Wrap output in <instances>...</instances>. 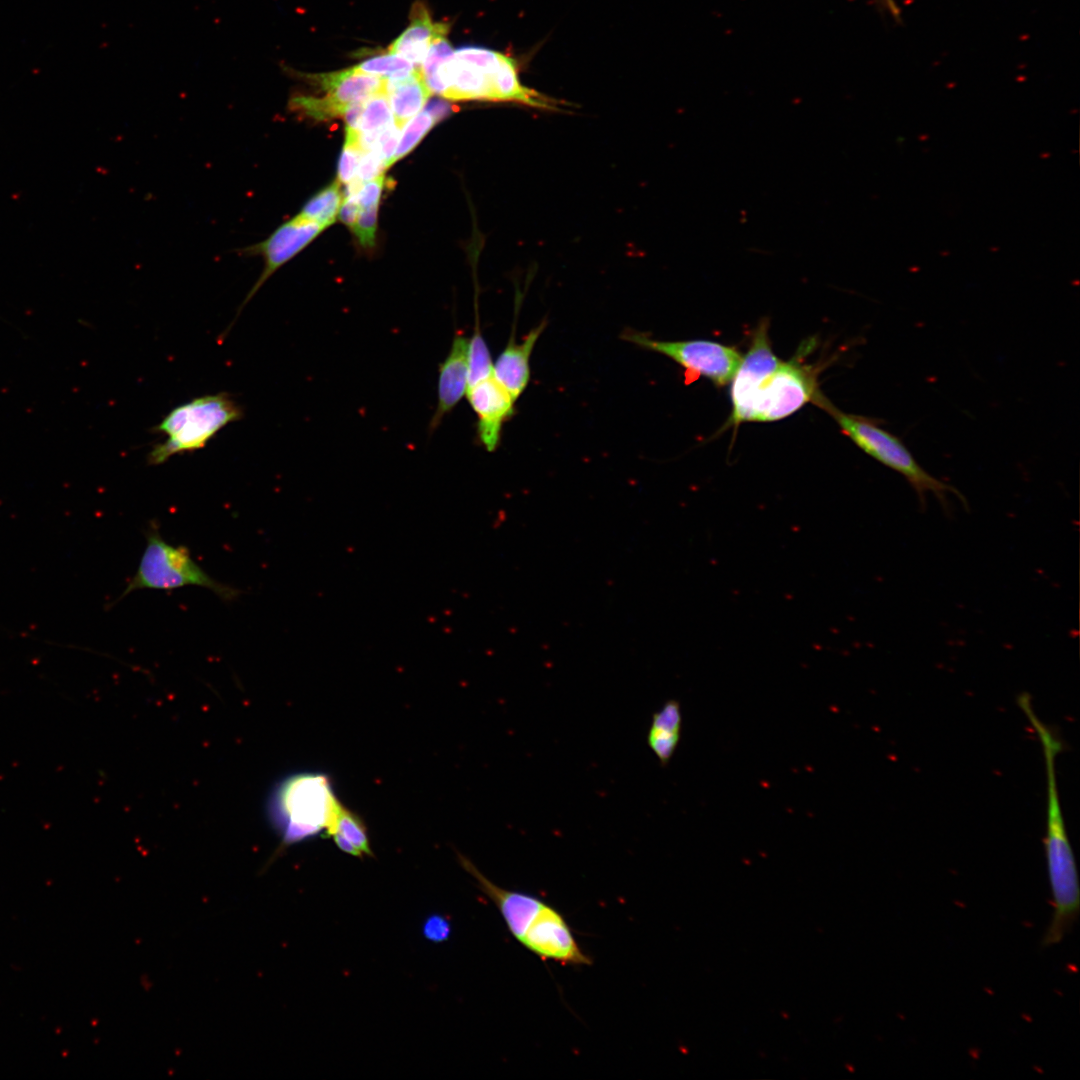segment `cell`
I'll return each instance as SVG.
<instances>
[{"mask_svg": "<svg viewBox=\"0 0 1080 1080\" xmlns=\"http://www.w3.org/2000/svg\"><path fill=\"white\" fill-rule=\"evenodd\" d=\"M731 386L729 426L786 418L821 393L815 368L800 360L784 361L771 347L767 322L755 330Z\"/></svg>", "mask_w": 1080, "mask_h": 1080, "instance_id": "6da1fadb", "label": "cell"}, {"mask_svg": "<svg viewBox=\"0 0 1080 1080\" xmlns=\"http://www.w3.org/2000/svg\"><path fill=\"white\" fill-rule=\"evenodd\" d=\"M1017 704L1038 736L1045 763L1047 806L1044 850L1053 914L1042 946L1050 947L1059 944L1071 931L1080 911L1078 871L1062 814L1056 775V758L1063 750V743L1056 731L1037 716L1028 693L1019 694Z\"/></svg>", "mask_w": 1080, "mask_h": 1080, "instance_id": "7a4b0ae2", "label": "cell"}, {"mask_svg": "<svg viewBox=\"0 0 1080 1080\" xmlns=\"http://www.w3.org/2000/svg\"><path fill=\"white\" fill-rule=\"evenodd\" d=\"M460 865L475 878L478 888L497 907L511 935L527 950L544 960L563 965H590L564 916L543 899L522 891L507 890L489 880L464 855Z\"/></svg>", "mask_w": 1080, "mask_h": 1080, "instance_id": "3957f363", "label": "cell"}, {"mask_svg": "<svg viewBox=\"0 0 1080 1080\" xmlns=\"http://www.w3.org/2000/svg\"><path fill=\"white\" fill-rule=\"evenodd\" d=\"M440 79L442 97L449 100L512 102L559 110L558 101L521 82L512 57L488 48L465 46L455 50L442 65Z\"/></svg>", "mask_w": 1080, "mask_h": 1080, "instance_id": "277c9868", "label": "cell"}, {"mask_svg": "<svg viewBox=\"0 0 1080 1080\" xmlns=\"http://www.w3.org/2000/svg\"><path fill=\"white\" fill-rule=\"evenodd\" d=\"M340 804L329 777L296 773L273 786L265 814L284 848L325 831Z\"/></svg>", "mask_w": 1080, "mask_h": 1080, "instance_id": "5b68a950", "label": "cell"}, {"mask_svg": "<svg viewBox=\"0 0 1080 1080\" xmlns=\"http://www.w3.org/2000/svg\"><path fill=\"white\" fill-rule=\"evenodd\" d=\"M813 403L824 409L859 449L902 475L917 494L920 506L925 507L927 494H933L948 512L949 495L952 494L967 507L964 495L956 487L926 471L898 436L870 418L839 410L822 392Z\"/></svg>", "mask_w": 1080, "mask_h": 1080, "instance_id": "8992f818", "label": "cell"}, {"mask_svg": "<svg viewBox=\"0 0 1080 1080\" xmlns=\"http://www.w3.org/2000/svg\"><path fill=\"white\" fill-rule=\"evenodd\" d=\"M242 417V407L226 392L183 403L152 428L153 433L162 434L166 439L153 446L147 455V463L160 465L176 454L202 449L221 429Z\"/></svg>", "mask_w": 1080, "mask_h": 1080, "instance_id": "52a82bcc", "label": "cell"}, {"mask_svg": "<svg viewBox=\"0 0 1080 1080\" xmlns=\"http://www.w3.org/2000/svg\"><path fill=\"white\" fill-rule=\"evenodd\" d=\"M145 536L146 546L137 571L117 601L135 590L172 591L186 586L209 589L226 602L233 601L241 594L236 587L212 578L194 561L187 547L166 542L154 522L145 531Z\"/></svg>", "mask_w": 1080, "mask_h": 1080, "instance_id": "ba28073f", "label": "cell"}, {"mask_svg": "<svg viewBox=\"0 0 1080 1080\" xmlns=\"http://www.w3.org/2000/svg\"><path fill=\"white\" fill-rule=\"evenodd\" d=\"M623 339L644 349L662 354L684 368L688 375L702 376L717 386L730 383L738 370L742 354L733 346L709 340L666 341L627 330Z\"/></svg>", "mask_w": 1080, "mask_h": 1080, "instance_id": "9c48e42d", "label": "cell"}, {"mask_svg": "<svg viewBox=\"0 0 1080 1080\" xmlns=\"http://www.w3.org/2000/svg\"><path fill=\"white\" fill-rule=\"evenodd\" d=\"M324 229L319 223L297 215L280 225L266 239L243 248L241 253L244 255L260 256L263 259L264 268L239 307L237 315L281 266L298 254Z\"/></svg>", "mask_w": 1080, "mask_h": 1080, "instance_id": "30bf717a", "label": "cell"}, {"mask_svg": "<svg viewBox=\"0 0 1080 1080\" xmlns=\"http://www.w3.org/2000/svg\"><path fill=\"white\" fill-rule=\"evenodd\" d=\"M466 394L477 416L479 440L492 452L498 447L504 422L513 415L515 400L493 375L468 387Z\"/></svg>", "mask_w": 1080, "mask_h": 1080, "instance_id": "8fae6325", "label": "cell"}, {"mask_svg": "<svg viewBox=\"0 0 1080 1080\" xmlns=\"http://www.w3.org/2000/svg\"><path fill=\"white\" fill-rule=\"evenodd\" d=\"M468 338L457 331L454 335L448 355L439 367L437 385V404L429 424V431H434L455 406L461 401L468 389Z\"/></svg>", "mask_w": 1080, "mask_h": 1080, "instance_id": "7c38bea8", "label": "cell"}, {"mask_svg": "<svg viewBox=\"0 0 1080 1080\" xmlns=\"http://www.w3.org/2000/svg\"><path fill=\"white\" fill-rule=\"evenodd\" d=\"M302 77L325 91L324 97L337 108L342 117L350 105L376 93L385 92L387 83L386 78L362 73L354 66L330 73L303 74Z\"/></svg>", "mask_w": 1080, "mask_h": 1080, "instance_id": "4fadbf2b", "label": "cell"}, {"mask_svg": "<svg viewBox=\"0 0 1080 1080\" xmlns=\"http://www.w3.org/2000/svg\"><path fill=\"white\" fill-rule=\"evenodd\" d=\"M546 327L542 321L534 327L520 342L514 332L506 347L493 365V376L516 401L526 389L530 380V357L537 340Z\"/></svg>", "mask_w": 1080, "mask_h": 1080, "instance_id": "5bb4252c", "label": "cell"}, {"mask_svg": "<svg viewBox=\"0 0 1080 1080\" xmlns=\"http://www.w3.org/2000/svg\"><path fill=\"white\" fill-rule=\"evenodd\" d=\"M448 30L447 23H433L426 7L417 2L411 9L409 26L389 46L388 52L420 67L435 36Z\"/></svg>", "mask_w": 1080, "mask_h": 1080, "instance_id": "9a60e30c", "label": "cell"}, {"mask_svg": "<svg viewBox=\"0 0 1080 1080\" xmlns=\"http://www.w3.org/2000/svg\"><path fill=\"white\" fill-rule=\"evenodd\" d=\"M386 93L394 124L399 129L420 112L431 95L420 67L402 77L388 79Z\"/></svg>", "mask_w": 1080, "mask_h": 1080, "instance_id": "2e32d148", "label": "cell"}, {"mask_svg": "<svg viewBox=\"0 0 1080 1080\" xmlns=\"http://www.w3.org/2000/svg\"><path fill=\"white\" fill-rule=\"evenodd\" d=\"M325 834L341 851L351 856L358 858L374 856L365 822L342 803L325 829Z\"/></svg>", "mask_w": 1080, "mask_h": 1080, "instance_id": "e0dca14e", "label": "cell"}, {"mask_svg": "<svg viewBox=\"0 0 1080 1080\" xmlns=\"http://www.w3.org/2000/svg\"><path fill=\"white\" fill-rule=\"evenodd\" d=\"M681 723L680 704L675 700L667 701L652 716L647 742L662 766L668 764L678 746Z\"/></svg>", "mask_w": 1080, "mask_h": 1080, "instance_id": "ac0fdd59", "label": "cell"}, {"mask_svg": "<svg viewBox=\"0 0 1080 1080\" xmlns=\"http://www.w3.org/2000/svg\"><path fill=\"white\" fill-rule=\"evenodd\" d=\"M392 123L393 115L386 91L367 98L357 127L363 152L369 151L376 136Z\"/></svg>", "mask_w": 1080, "mask_h": 1080, "instance_id": "d6986e66", "label": "cell"}, {"mask_svg": "<svg viewBox=\"0 0 1080 1080\" xmlns=\"http://www.w3.org/2000/svg\"><path fill=\"white\" fill-rule=\"evenodd\" d=\"M342 200L343 192L340 188V182L335 180L312 196L298 215L327 228L334 223Z\"/></svg>", "mask_w": 1080, "mask_h": 1080, "instance_id": "ffe728a7", "label": "cell"}, {"mask_svg": "<svg viewBox=\"0 0 1080 1080\" xmlns=\"http://www.w3.org/2000/svg\"><path fill=\"white\" fill-rule=\"evenodd\" d=\"M447 34L448 32H443L435 36L420 66L423 79L431 94L440 96L444 91L440 79V70L444 62L454 52L446 38Z\"/></svg>", "mask_w": 1080, "mask_h": 1080, "instance_id": "44dd1931", "label": "cell"}, {"mask_svg": "<svg viewBox=\"0 0 1080 1080\" xmlns=\"http://www.w3.org/2000/svg\"><path fill=\"white\" fill-rule=\"evenodd\" d=\"M468 387L493 375V362L476 314L472 337L468 340Z\"/></svg>", "mask_w": 1080, "mask_h": 1080, "instance_id": "7402d4cb", "label": "cell"}, {"mask_svg": "<svg viewBox=\"0 0 1080 1080\" xmlns=\"http://www.w3.org/2000/svg\"><path fill=\"white\" fill-rule=\"evenodd\" d=\"M354 67L362 73L380 76L387 80L407 75L416 68L405 58L389 52L366 59Z\"/></svg>", "mask_w": 1080, "mask_h": 1080, "instance_id": "603a6c76", "label": "cell"}, {"mask_svg": "<svg viewBox=\"0 0 1080 1080\" xmlns=\"http://www.w3.org/2000/svg\"><path fill=\"white\" fill-rule=\"evenodd\" d=\"M437 122L425 109L405 125L392 164L409 154Z\"/></svg>", "mask_w": 1080, "mask_h": 1080, "instance_id": "cb8c5ba5", "label": "cell"}, {"mask_svg": "<svg viewBox=\"0 0 1080 1080\" xmlns=\"http://www.w3.org/2000/svg\"><path fill=\"white\" fill-rule=\"evenodd\" d=\"M360 145L359 133L356 130L345 127V141L338 163V181L347 184L355 176L363 154Z\"/></svg>", "mask_w": 1080, "mask_h": 1080, "instance_id": "d4e9b609", "label": "cell"}, {"mask_svg": "<svg viewBox=\"0 0 1080 1080\" xmlns=\"http://www.w3.org/2000/svg\"><path fill=\"white\" fill-rule=\"evenodd\" d=\"M378 205L361 209L352 229L363 248H373L376 240Z\"/></svg>", "mask_w": 1080, "mask_h": 1080, "instance_id": "484cf974", "label": "cell"}, {"mask_svg": "<svg viewBox=\"0 0 1080 1080\" xmlns=\"http://www.w3.org/2000/svg\"><path fill=\"white\" fill-rule=\"evenodd\" d=\"M385 169H387L386 165L378 153L372 150L366 151L361 156L356 178L362 183L370 181L384 173Z\"/></svg>", "mask_w": 1080, "mask_h": 1080, "instance_id": "4316f807", "label": "cell"}, {"mask_svg": "<svg viewBox=\"0 0 1080 1080\" xmlns=\"http://www.w3.org/2000/svg\"><path fill=\"white\" fill-rule=\"evenodd\" d=\"M424 937L434 943L446 941L451 934L450 921L439 914L430 915L423 923Z\"/></svg>", "mask_w": 1080, "mask_h": 1080, "instance_id": "83f0119b", "label": "cell"}, {"mask_svg": "<svg viewBox=\"0 0 1080 1080\" xmlns=\"http://www.w3.org/2000/svg\"><path fill=\"white\" fill-rule=\"evenodd\" d=\"M384 186V173L363 184L355 196L360 209L378 205Z\"/></svg>", "mask_w": 1080, "mask_h": 1080, "instance_id": "f1b7e54d", "label": "cell"}, {"mask_svg": "<svg viewBox=\"0 0 1080 1080\" xmlns=\"http://www.w3.org/2000/svg\"><path fill=\"white\" fill-rule=\"evenodd\" d=\"M359 211L360 207L355 197H343L337 216L341 222L352 230Z\"/></svg>", "mask_w": 1080, "mask_h": 1080, "instance_id": "f546056e", "label": "cell"}, {"mask_svg": "<svg viewBox=\"0 0 1080 1080\" xmlns=\"http://www.w3.org/2000/svg\"><path fill=\"white\" fill-rule=\"evenodd\" d=\"M425 110L432 115L437 123L453 111L451 105L442 100H433L426 106Z\"/></svg>", "mask_w": 1080, "mask_h": 1080, "instance_id": "4dcf8cb0", "label": "cell"}, {"mask_svg": "<svg viewBox=\"0 0 1080 1080\" xmlns=\"http://www.w3.org/2000/svg\"><path fill=\"white\" fill-rule=\"evenodd\" d=\"M878 10L883 14H888L892 19L897 22L901 21V10L896 0H872Z\"/></svg>", "mask_w": 1080, "mask_h": 1080, "instance_id": "1f68e13d", "label": "cell"}]
</instances>
